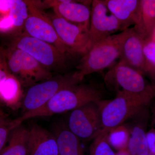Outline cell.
<instances>
[{
    "mask_svg": "<svg viewBox=\"0 0 155 155\" xmlns=\"http://www.w3.org/2000/svg\"><path fill=\"white\" fill-rule=\"evenodd\" d=\"M12 130L11 122H6L3 119L0 121V154L5 147Z\"/></svg>",
    "mask_w": 155,
    "mask_h": 155,
    "instance_id": "d4e9b609",
    "label": "cell"
},
{
    "mask_svg": "<svg viewBox=\"0 0 155 155\" xmlns=\"http://www.w3.org/2000/svg\"><path fill=\"white\" fill-rule=\"evenodd\" d=\"M110 78L122 87V91L136 95L154 97V86L147 82L140 72L121 61L108 72L106 78Z\"/></svg>",
    "mask_w": 155,
    "mask_h": 155,
    "instance_id": "8fae6325",
    "label": "cell"
},
{
    "mask_svg": "<svg viewBox=\"0 0 155 155\" xmlns=\"http://www.w3.org/2000/svg\"><path fill=\"white\" fill-rule=\"evenodd\" d=\"M29 129L20 125L12 130L8 144L0 155H28Z\"/></svg>",
    "mask_w": 155,
    "mask_h": 155,
    "instance_id": "e0dca14e",
    "label": "cell"
},
{
    "mask_svg": "<svg viewBox=\"0 0 155 155\" xmlns=\"http://www.w3.org/2000/svg\"><path fill=\"white\" fill-rule=\"evenodd\" d=\"M0 104H1V102H0Z\"/></svg>",
    "mask_w": 155,
    "mask_h": 155,
    "instance_id": "d6a6232c",
    "label": "cell"
},
{
    "mask_svg": "<svg viewBox=\"0 0 155 155\" xmlns=\"http://www.w3.org/2000/svg\"><path fill=\"white\" fill-rule=\"evenodd\" d=\"M25 2L28 7V17L24 25V32L52 45L63 54H73L61 41L48 14L38 8L33 1Z\"/></svg>",
    "mask_w": 155,
    "mask_h": 155,
    "instance_id": "52a82bcc",
    "label": "cell"
},
{
    "mask_svg": "<svg viewBox=\"0 0 155 155\" xmlns=\"http://www.w3.org/2000/svg\"><path fill=\"white\" fill-rule=\"evenodd\" d=\"M10 74L11 73L7 64L5 49L0 48V85Z\"/></svg>",
    "mask_w": 155,
    "mask_h": 155,
    "instance_id": "4316f807",
    "label": "cell"
},
{
    "mask_svg": "<svg viewBox=\"0 0 155 155\" xmlns=\"http://www.w3.org/2000/svg\"><path fill=\"white\" fill-rule=\"evenodd\" d=\"M147 144L150 153L155 154V132L154 129H151L146 133Z\"/></svg>",
    "mask_w": 155,
    "mask_h": 155,
    "instance_id": "83f0119b",
    "label": "cell"
},
{
    "mask_svg": "<svg viewBox=\"0 0 155 155\" xmlns=\"http://www.w3.org/2000/svg\"><path fill=\"white\" fill-rule=\"evenodd\" d=\"M103 2L120 22L121 30L134 25L136 31L144 38L147 37L142 21L141 0H104Z\"/></svg>",
    "mask_w": 155,
    "mask_h": 155,
    "instance_id": "7c38bea8",
    "label": "cell"
},
{
    "mask_svg": "<svg viewBox=\"0 0 155 155\" xmlns=\"http://www.w3.org/2000/svg\"><path fill=\"white\" fill-rule=\"evenodd\" d=\"M76 72L60 75L30 87L22 101L24 113L41 107L58 92L67 87L80 83Z\"/></svg>",
    "mask_w": 155,
    "mask_h": 155,
    "instance_id": "8992f818",
    "label": "cell"
},
{
    "mask_svg": "<svg viewBox=\"0 0 155 155\" xmlns=\"http://www.w3.org/2000/svg\"><path fill=\"white\" fill-rule=\"evenodd\" d=\"M99 102L87 103L70 114L67 127L79 139L94 138L99 133L101 128Z\"/></svg>",
    "mask_w": 155,
    "mask_h": 155,
    "instance_id": "ba28073f",
    "label": "cell"
},
{
    "mask_svg": "<svg viewBox=\"0 0 155 155\" xmlns=\"http://www.w3.org/2000/svg\"><path fill=\"white\" fill-rule=\"evenodd\" d=\"M130 134L127 127L120 125L108 133V142L111 147L119 151L127 148Z\"/></svg>",
    "mask_w": 155,
    "mask_h": 155,
    "instance_id": "603a6c76",
    "label": "cell"
},
{
    "mask_svg": "<svg viewBox=\"0 0 155 155\" xmlns=\"http://www.w3.org/2000/svg\"><path fill=\"white\" fill-rule=\"evenodd\" d=\"M11 0H0V15L9 14Z\"/></svg>",
    "mask_w": 155,
    "mask_h": 155,
    "instance_id": "f1b7e54d",
    "label": "cell"
},
{
    "mask_svg": "<svg viewBox=\"0 0 155 155\" xmlns=\"http://www.w3.org/2000/svg\"><path fill=\"white\" fill-rule=\"evenodd\" d=\"M22 86L12 74L0 85V102L9 107L16 109L20 105L22 95Z\"/></svg>",
    "mask_w": 155,
    "mask_h": 155,
    "instance_id": "ac0fdd59",
    "label": "cell"
},
{
    "mask_svg": "<svg viewBox=\"0 0 155 155\" xmlns=\"http://www.w3.org/2000/svg\"><path fill=\"white\" fill-rule=\"evenodd\" d=\"M5 52L9 71L22 87H31L53 77L51 70L23 51L10 46Z\"/></svg>",
    "mask_w": 155,
    "mask_h": 155,
    "instance_id": "277c9868",
    "label": "cell"
},
{
    "mask_svg": "<svg viewBox=\"0 0 155 155\" xmlns=\"http://www.w3.org/2000/svg\"><path fill=\"white\" fill-rule=\"evenodd\" d=\"M148 155H153V154H152L150 153Z\"/></svg>",
    "mask_w": 155,
    "mask_h": 155,
    "instance_id": "1f68e13d",
    "label": "cell"
},
{
    "mask_svg": "<svg viewBox=\"0 0 155 155\" xmlns=\"http://www.w3.org/2000/svg\"><path fill=\"white\" fill-rule=\"evenodd\" d=\"M59 155H84L80 139L69 130L62 125L55 130Z\"/></svg>",
    "mask_w": 155,
    "mask_h": 155,
    "instance_id": "2e32d148",
    "label": "cell"
},
{
    "mask_svg": "<svg viewBox=\"0 0 155 155\" xmlns=\"http://www.w3.org/2000/svg\"><path fill=\"white\" fill-rule=\"evenodd\" d=\"M16 34L13 22L9 14L0 15V32L3 33L14 32Z\"/></svg>",
    "mask_w": 155,
    "mask_h": 155,
    "instance_id": "484cf974",
    "label": "cell"
},
{
    "mask_svg": "<svg viewBox=\"0 0 155 155\" xmlns=\"http://www.w3.org/2000/svg\"><path fill=\"white\" fill-rule=\"evenodd\" d=\"M9 15L13 22L16 35L22 32L28 17V9L25 1L11 0Z\"/></svg>",
    "mask_w": 155,
    "mask_h": 155,
    "instance_id": "ffe728a7",
    "label": "cell"
},
{
    "mask_svg": "<svg viewBox=\"0 0 155 155\" xmlns=\"http://www.w3.org/2000/svg\"><path fill=\"white\" fill-rule=\"evenodd\" d=\"M143 53L145 63L146 74L154 80L155 77V30L143 41Z\"/></svg>",
    "mask_w": 155,
    "mask_h": 155,
    "instance_id": "44dd1931",
    "label": "cell"
},
{
    "mask_svg": "<svg viewBox=\"0 0 155 155\" xmlns=\"http://www.w3.org/2000/svg\"><path fill=\"white\" fill-rule=\"evenodd\" d=\"M127 148L130 155H148L150 153L147 144L146 133L142 126L137 125L130 134Z\"/></svg>",
    "mask_w": 155,
    "mask_h": 155,
    "instance_id": "d6986e66",
    "label": "cell"
},
{
    "mask_svg": "<svg viewBox=\"0 0 155 155\" xmlns=\"http://www.w3.org/2000/svg\"><path fill=\"white\" fill-rule=\"evenodd\" d=\"M143 37L136 31L134 28L125 39L122 45L120 61L143 75L146 74L145 63L143 53Z\"/></svg>",
    "mask_w": 155,
    "mask_h": 155,
    "instance_id": "4fadbf2b",
    "label": "cell"
},
{
    "mask_svg": "<svg viewBox=\"0 0 155 155\" xmlns=\"http://www.w3.org/2000/svg\"><path fill=\"white\" fill-rule=\"evenodd\" d=\"M10 46L23 51L48 69H64L68 55L48 43L34 38L25 32L14 35Z\"/></svg>",
    "mask_w": 155,
    "mask_h": 155,
    "instance_id": "5b68a950",
    "label": "cell"
},
{
    "mask_svg": "<svg viewBox=\"0 0 155 155\" xmlns=\"http://www.w3.org/2000/svg\"><path fill=\"white\" fill-rule=\"evenodd\" d=\"M58 37L72 54L83 55L87 51L89 26L73 24L56 14H48Z\"/></svg>",
    "mask_w": 155,
    "mask_h": 155,
    "instance_id": "9c48e42d",
    "label": "cell"
},
{
    "mask_svg": "<svg viewBox=\"0 0 155 155\" xmlns=\"http://www.w3.org/2000/svg\"><path fill=\"white\" fill-rule=\"evenodd\" d=\"M142 21L147 36L155 30V1L141 0Z\"/></svg>",
    "mask_w": 155,
    "mask_h": 155,
    "instance_id": "7402d4cb",
    "label": "cell"
},
{
    "mask_svg": "<svg viewBox=\"0 0 155 155\" xmlns=\"http://www.w3.org/2000/svg\"><path fill=\"white\" fill-rule=\"evenodd\" d=\"M54 14L69 22L89 26L91 10L87 5L72 1H53Z\"/></svg>",
    "mask_w": 155,
    "mask_h": 155,
    "instance_id": "9a60e30c",
    "label": "cell"
},
{
    "mask_svg": "<svg viewBox=\"0 0 155 155\" xmlns=\"http://www.w3.org/2000/svg\"><path fill=\"white\" fill-rule=\"evenodd\" d=\"M102 91L92 84H77L61 90L41 107L24 113L11 122L14 129L27 119L47 117L73 110L90 102L102 101Z\"/></svg>",
    "mask_w": 155,
    "mask_h": 155,
    "instance_id": "6da1fadb",
    "label": "cell"
},
{
    "mask_svg": "<svg viewBox=\"0 0 155 155\" xmlns=\"http://www.w3.org/2000/svg\"><path fill=\"white\" fill-rule=\"evenodd\" d=\"M3 116H4V114L3 112L0 110V121L3 119Z\"/></svg>",
    "mask_w": 155,
    "mask_h": 155,
    "instance_id": "4dcf8cb0",
    "label": "cell"
},
{
    "mask_svg": "<svg viewBox=\"0 0 155 155\" xmlns=\"http://www.w3.org/2000/svg\"><path fill=\"white\" fill-rule=\"evenodd\" d=\"M153 98L121 90L114 99L104 102L100 101L101 128L98 134H108L122 125L127 119L139 114Z\"/></svg>",
    "mask_w": 155,
    "mask_h": 155,
    "instance_id": "7a4b0ae2",
    "label": "cell"
},
{
    "mask_svg": "<svg viewBox=\"0 0 155 155\" xmlns=\"http://www.w3.org/2000/svg\"><path fill=\"white\" fill-rule=\"evenodd\" d=\"M115 155H130V154L127 148L118 151V152L115 153Z\"/></svg>",
    "mask_w": 155,
    "mask_h": 155,
    "instance_id": "f546056e",
    "label": "cell"
},
{
    "mask_svg": "<svg viewBox=\"0 0 155 155\" xmlns=\"http://www.w3.org/2000/svg\"><path fill=\"white\" fill-rule=\"evenodd\" d=\"M108 134H99L90 147V155H115L108 141Z\"/></svg>",
    "mask_w": 155,
    "mask_h": 155,
    "instance_id": "cb8c5ba5",
    "label": "cell"
},
{
    "mask_svg": "<svg viewBox=\"0 0 155 155\" xmlns=\"http://www.w3.org/2000/svg\"><path fill=\"white\" fill-rule=\"evenodd\" d=\"M91 3L87 51L97 43L121 30L120 22L113 14L108 15V9L103 1L94 0Z\"/></svg>",
    "mask_w": 155,
    "mask_h": 155,
    "instance_id": "30bf717a",
    "label": "cell"
},
{
    "mask_svg": "<svg viewBox=\"0 0 155 155\" xmlns=\"http://www.w3.org/2000/svg\"><path fill=\"white\" fill-rule=\"evenodd\" d=\"M128 28L112 35L94 45L81 58L76 71L81 81L85 75L107 68L119 58L122 45L131 31Z\"/></svg>",
    "mask_w": 155,
    "mask_h": 155,
    "instance_id": "3957f363",
    "label": "cell"
},
{
    "mask_svg": "<svg viewBox=\"0 0 155 155\" xmlns=\"http://www.w3.org/2000/svg\"><path fill=\"white\" fill-rule=\"evenodd\" d=\"M28 129V155H59L54 134L37 124Z\"/></svg>",
    "mask_w": 155,
    "mask_h": 155,
    "instance_id": "5bb4252c",
    "label": "cell"
}]
</instances>
